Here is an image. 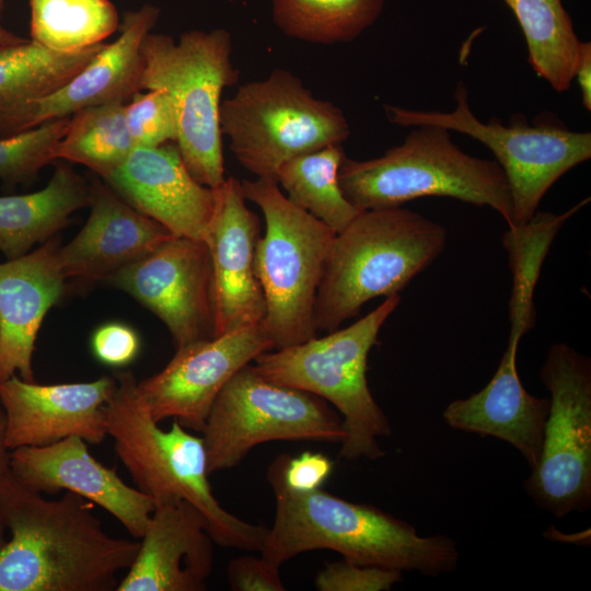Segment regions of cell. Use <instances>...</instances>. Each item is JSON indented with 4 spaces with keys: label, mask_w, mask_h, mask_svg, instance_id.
<instances>
[{
    "label": "cell",
    "mask_w": 591,
    "mask_h": 591,
    "mask_svg": "<svg viewBox=\"0 0 591 591\" xmlns=\"http://www.w3.org/2000/svg\"><path fill=\"white\" fill-rule=\"evenodd\" d=\"M510 335L499 366L488 384L466 398L451 402L443 410L445 424L460 431L493 437L511 444L534 468L541 456L549 398L536 397L522 385L517 352L523 334L535 322V312L509 306Z\"/></svg>",
    "instance_id": "16"
},
{
    "label": "cell",
    "mask_w": 591,
    "mask_h": 591,
    "mask_svg": "<svg viewBox=\"0 0 591 591\" xmlns=\"http://www.w3.org/2000/svg\"><path fill=\"white\" fill-rule=\"evenodd\" d=\"M26 39L5 28L0 23V50L21 44Z\"/></svg>",
    "instance_id": "39"
},
{
    "label": "cell",
    "mask_w": 591,
    "mask_h": 591,
    "mask_svg": "<svg viewBox=\"0 0 591 591\" xmlns=\"http://www.w3.org/2000/svg\"><path fill=\"white\" fill-rule=\"evenodd\" d=\"M91 348L100 362L120 368L136 359L140 350V338L128 325L107 323L93 333Z\"/></svg>",
    "instance_id": "34"
},
{
    "label": "cell",
    "mask_w": 591,
    "mask_h": 591,
    "mask_svg": "<svg viewBox=\"0 0 591 591\" xmlns=\"http://www.w3.org/2000/svg\"><path fill=\"white\" fill-rule=\"evenodd\" d=\"M551 394L541 456L524 482L543 510L564 518L591 507V361L565 343L551 346L540 371Z\"/></svg>",
    "instance_id": "12"
},
{
    "label": "cell",
    "mask_w": 591,
    "mask_h": 591,
    "mask_svg": "<svg viewBox=\"0 0 591 591\" xmlns=\"http://www.w3.org/2000/svg\"><path fill=\"white\" fill-rule=\"evenodd\" d=\"M260 325L242 327L176 349L158 373L137 383L157 422L173 418L201 432L218 395L242 368L273 350Z\"/></svg>",
    "instance_id": "14"
},
{
    "label": "cell",
    "mask_w": 591,
    "mask_h": 591,
    "mask_svg": "<svg viewBox=\"0 0 591 591\" xmlns=\"http://www.w3.org/2000/svg\"><path fill=\"white\" fill-rule=\"evenodd\" d=\"M60 240L0 264V384L13 375L35 382V340L48 310L66 291Z\"/></svg>",
    "instance_id": "22"
},
{
    "label": "cell",
    "mask_w": 591,
    "mask_h": 591,
    "mask_svg": "<svg viewBox=\"0 0 591 591\" xmlns=\"http://www.w3.org/2000/svg\"><path fill=\"white\" fill-rule=\"evenodd\" d=\"M91 187L86 223L58 251L66 279L81 287L106 281L173 236L164 225L135 209L106 183L94 179Z\"/></svg>",
    "instance_id": "20"
},
{
    "label": "cell",
    "mask_w": 591,
    "mask_h": 591,
    "mask_svg": "<svg viewBox=\"0 0 591 591\" xmlns=\"http://www.w3.org/2000/svg\"><path fill=\"white\" fill-rule=\"evenodd\" d=\"M119 26L111 0H30V39L54 51L99 45Z\"/></svg>",
    "instance_id": "28"
},
{
    "label": "cell",
    "mask_w": 591,
    "mask_h": 591,
    "mask_svg": "<svg viewBox=\"0 0 591 591\" xmlns=\"http://www.w3.org/2000/svg\"><path fill=\"white\" fill-rule=\"evenodd\" d=\"M104 45L59 53L26 39L0 50V138L34 128L38 103L77 76Z\"/></svg>",
    "instance_id": "24"
},
{
    "label": "cell",
    "mask_w": 591,
    "mask_h": 591,
    "mask_svg": "<svg viewBox=\"0 0 591 591\" xmlns=\"http://www.w3.org/2000/svg\"><path fill=\"white\" fill-rule=\"evenodd\" d=\"M450 112L408 109L384 104L391 123L414 127L433 125L467 135L493 151L507 178L512 201V227L526 224L554 183L591 158V134L572 131L559 123L503 125L493 117L480 121L471 111L467 90L456 85Z\"/></svg>",
    "instance_id": "10"
},
{
    "label": "cell",
    "mask_w": 591,
    "mask_h": 591,
    "mask_svg": "<svg viewBox=\"0 0 591 591\" xmlns=\"http://www.w3.org/2000/svg\"><path fill=\"white\" fill-rule=\"evenodd\" d=\"M91 183L71 165L58 163L48 184L35 193L0 196V251L8 259L28 253L36 243L55 236L70 216L89 207Z\"/></svg>",
    "instance_id": "25"
},
{
    "label": "cell",
    "mask_w": 591,
    "mask_h": 591,
    "mask_svg": "<svg viewBox=\"0 0 591 591\" xmlns=\"http://www.w3.org/2000/svg\"><path fill=\"white\" fill-rule=\"evenodd\" d=\"M399 301V294L386 297L378 308L345 328L265 351L252 362L267 380L312 393L336 407L346 432L339 450L343 459L384 456L379 439L391 436L392 428L369 389L368 356Z\"/></svg>",
    "instance_id": "6"
},
{
    "label": "cell",
    "mask_w": 591,
    "mask_h": 591,
    "mask_svg": "<svg viewBox=\"0 0 591 591\" xmlns=\"http://www.w3.org/2000/svg\"><path fill=\"white\" fill-rule=\"evenodd\" d=\"M573 79L581 91L582 105L591 111V43L582 42Z\"/></svg>",
    "instance_id": "37"
},
{
    "label": "cell",
    "mask_w": 591,
    "mask_h": 591,
    "mask_svg": "<svg viewBox=\"0 0 591 591\" xmlns=\"http://www.w3.org/2000/svg\"><path fill=\"white\" fill-rule=\"evenodd\" d=\"M94 503L63 491L58 499L0 479V511L9 536L0 548V591H115L139 541L114 537Z\"/></svg>",
    "instance_id": "1"
},
{
    "label": "cell",
    "mask_w": 591,
    "mask_h": 591,
    "mask_svg": "<svg viewBox=\"0 0 591 591\" xmlns=\"http://www.w3.org/2000/svg\"><path fill=\"white\" fill-rule=\"evenodd\" d=\"M70 116L55 118L23 132L0 138V179L7 185L33 182L39 171L56 161V151Z\"/></svg>",
    "instance_id": "31"
},
{
    "label": "cell",
    "mask_w": 591,
    "mask_h": 591,
    "mask_svg": "<svg viewBox=\"0 0 591 591\" xmlns=\"http://www.w3.org/2000/svg\"><path fill=\"white\" fill-rule=\"evenodd\" d=\"M259 219L246 206L241 181L228 177L216 188L206 235L212 266L215 337L259 324L266 313L255 268Z\"/></svg>",
    "instance_id": "17"
},
{
    "label": "cell",
    "mask_w": 591,
    "mask_h": 591,
    "mask_svg": "<svg viewBox=\"0 0 591 591\" xmlns=\"http://www.w3.org/2000/svg\"><path fill=\"white\" fill-rule=\"evenodd\" d=\"M115 387L109 375L61 384L11 376L0 384L7 448L42 447L68 437L101 444L107 437L105 406Z\"/></svg>",
    "instance_id": "15"
},
{
    "label": "cell",
    "mask_w": 591,
    "mask_h": 591,
    "mask_svg": "<svg viewBox=\"0 0 591 591\" xmlns=\"http://www.w3.org/2000/svg\"><path fill=\"white\" fill-rule=\"evenodd\" d=\"M135 148L125 118V104H103L70 116L56 160L82 164L105 178Z\"/></svg>",
    "instance_id": "30"
},
{
    "label": "cell",
    "mask_w": 591,
    "mask_h": 591,
    "mask_svg": "<svg viewBox=\"0 0 591 591\" xmlns=\"http://www.w3.org/2000/svg\"><path fill=\"white\" fill-rule=\"evenodd\" d=\"M345 157L341 144L294 157L283 163L276 182L287 198L322 221L335 233L345 229L360 212L344 195L338 171Z\"/></svg>",
    "instance_id": "27"
},
{
    "label": "cell",
    "mask_w": 591,
    "mask_h": 591,
    "mask_svg": "<svg viewBox=\"0 0 591 591\" xmlns=\"http://www.w3.org/2000/svg\"><path fill=\"white\" fill-rule=\"evenodd\" d=\"M9 468L22 484L40 494L70 491L100 506L138 540L155 509L153 499L127 485L114 467L99 462L79 437L11 450Z\"/></svg>",
    "instance_id": "18"
},
{
    "label": "cell",
    "mask_w": 591,
    "mask_h": 591,
    "mask_svg": "<svg viewBox=\"0 0 591 591\" xmlns=\"http://www.w3.org/2000/svg\"><path fill=\"white\" fill-rule=\"evenodd\" d=\"M267 475L276 511L260 554L278 567L299 554L329 549L358 565L429 577L456 569L460 553L445 535L421 536L412 524L375 506L351 502L323 488L293 490L275 461Z\"/></svg>",
    "instance_id": "2"
},
{
    "label": "cell",
    "mask_w": 591,
    "mask_h": 591,
    "mask_svg": "<svg viewBox=\"0 0 591 591\" xmlns=\"http://www.w3.org/2000/svg\"><path fill=\"white\" fill-rule=\"evenodd\" d=\"M9 455L10 450L7 448L4 442V414L0 403V479L9 470ZM7 537V529L0 511V548L5 542Z\"/></svg>",
    "instance_id": "38"
},
{
    "label": "cell",
    "mask_w": 591,
    "mask_h": 591,
    "mask_svg": "<svg viewBox=\"0 0 591 591\" xmlns=\"http://www.w3.org/2000/svg\"><path fill=\"white\" fill-rule=\"evenodd\" d=\"M115 379V391L105 406L107 436L136 488L155 505L179 500L194 505L218 545L260 552L267 528L239 519L213 496L202 437L189 433L176 420L163 430L140 396L135 375L121 371Z\"/></svg>",
    "instance_id": "3"
},
{
    "label": "cell",
    "mask_w": 591,
    "mask_h": 591,
    "mask_svg": "<svg viewBox=\"0 0 591 591\" xmlns=\"http://www.w3.org/2000/svg\"><path fill=\"white\" fill-rule=\"evenodd\" d=\"M104 182L130 206L173 235L205 240L216 206V188L188 172L178 147H136Z\"/></svg>",
    "instance_id": "19"
},
{
    "label": "cell",
    "mask_w": 591,
    "mask_h": 591,
    "mask_svg": "<svg viewBox=\"0 0 591 591\" xmlns=\"http://www.w3.org/2000/svg\"><path fill=\"white\" fill-rule=\"evenodd\" d=\"M232 39L224 28L173 37L150 32L142 44V90L164 91L173 105L178 147L190 175L210 188L224 177L221 94L237 82Z\"/></svg>",
    "instance_id": "7"
},
{
    "label": "cell",
    "mask_w": 591,
    "mask_h": 591,
    "mask_svg": "<svg viewBox=\"0 0 591 591\" xmlns=\"http://www.w3.org/2000/svg\"><path fill=\"white\" fill-rule=\"evenodd\" d=\"M125 118L136 147L154 148L175 142L177 127L169 95L162 90H146L125 104Z\"/></svg>",
    "instance_id": "32"
},
{
    "label": "cell",
    "mask_w": 591,
    "mask_h": 591,
    "mask_svg": "<svg viewBox=\"0 0 591 591\" xmlns=\"http://www.w3.org/2000/svg\"><path fill=\"white\" fill-rule=\"evenodd\" d=\"M160 10L146 3L126 11L118 37L103 46L93 59L68 83L42 100L35 113V127L50 119L71 116L80 109L112 103L126 104L143 91L142 44L153 30Z\"/></svg>",
    "instance_id": "23"
},
{
    "label": "cell",
    "mask_w": 591,
    "mask_h": 591,
    "mask_svg": "<svg viewBox=\"0 0 591 591\" xmlns=\"http://www.w3.org/2000/svg\"><path fill=\"white\" fill-rule=\"evenodd\" d=\"M514 14L525 38L535 73L558 93L573 81L582 40L561 0H502Z\"/></svg>",
    "instance_id": "26"
},
{
    "label": "cell",
    "mask_w": 591,
    "mask_h": 591,
    "mask_svg": "<svg viewBox=\"0 0 591 591\" xmlns=\"http://www.w3.org/2000/svg\"><path fill=\"white\" fill-rule=\"evenodd\" d=\"M275 462L285 484L298 491L322 488L333 472V462L323 453L305 451L298 456L281 454Z\"/></svg>",
    "instance_id": "35"
},
{
    "label": "cell",
    "mask_w": 591,
    "mask_h": 591,
    "mask_svg": "<svg viewBox=\"0 0 591 591\" xmlns=\"http://www.w3.org/2000/svg\"><path fill=\"white\" fill-rule=\"evenodd\" d=\"M279 30L314 44L356 39L380 16L384 0H271Z\"/></svg>",
    "instance_id": "29"
},
{
    "label": "cell",
    "mask_w": 591,
    "mask_h": 591,
    "mask_svg": "<svg viewBox=\"0 0 591 591\" xmlns=\"http://www.w3.org/2000/svg\"><path fill=\"white\" fill-rule=\"evenodd\" d=\"M402 571L358 565L343 559L331 563L315 578L320 591H382L391 590L402 580Z\"/></svg>",
    "instance_id": "33"
},
{
    "label": "cell",
    "mask_w": 591,
    "mask_h": 591,
    "mask_svg": "<svg viewBox=\"0 0 591 591\" xmlns=\"http://www.w3.org/2000/svg\"><path fill=\"white\" fill-rule=\"evenodd\" d=\"M220 125L239 163L257 177L275 182L287 161L341 144L350 136L338 106L315 97L297 76L281 68L240 85L221 102Z\"/></svg>",
    "instance_id": "9"
},
{
    "label": "cell",
    "mask_w": 591,
    "mask_h": 591,
    "mask_svg": "<svg viewBox=\"0 0 591 591\" xmlns=\"http://www.w3.org/2000/svg\"><path fill=\"white\" fill-rule=\"evenodd\" d=\"M338 182L345 197L361 211L429 196L450 197L490 207L512 227L511 195L500 165L462 151L450 130L439 126H414L401 144L374 159L345 155Z\"/></svg>",
    "instance_id": "5"
},
{
    "label": "cell",
    "mask_w": 591,
    "mask_h": 591,
    "mask_svg": "<svg viewBox=\"0 0 591 591\" xmlns=\"http://www.w3.org/2000/svg\"><path fill=\"white\" fill-rule=\"evenodd\" d=\"M278 566L265 559L244 555L233 558L227 570L233 591H285Z\"/></svg>",
    "instance_id": "36"
},
{
    "label": "cell",
    "mask_w": 591,
    "mask_h": 591,
    "mask_svg": "<svg viewBox=\"0 0 591 591\" xmlns=\"http://www.w3.org/2000/svg\"><path fill=\"white\" fill-rule=\"evenodd\" d=\"M447 230L399 207L361 211L335 234L316 293L314 323L329 333L378 297L398 294L444 250Z\"/></svg>",
    "instance_id": "4"
},
{
    "label": "cell",
    "mask_w": 591,
    "mask_h": 591,
    "mask_svg": "<svg viewBox=\"0 0 591 591\" xmlns=\"http://www.w3.org/2000/svg\"><path fill=\"white\" fill-rule=\"evenodd\" d=\"M3 9H4V0H0V23L2 21Z\"/></svg>",
    "instance_id": "40"
},
{
    "label": "cell",
    "mask_w": 591,
    "mask_h": 591,
    "mask_svg": "<svg viewBox=\"0 0 591 591\" xmlns=\"http://www.w3.org/2000/svg\"><path fill=\"white\" fill-rule=\"evenodd\" d=\"M246 200L257 205L265 232L255 251V268L266 313L259 323L274 349L317 336L314 323L316 293L335 232L292 204L277 182L241 181Z\"/></svg>",
    "instance_id": "8"
},
{
    "label": "cell",
    "mask_w": 591,
    "mask_h": 591,
    "mask_svg": "<svg viewBox=\"0 0 591 591\" xmlns=\"http://www.w3.org/2000/svg\"><path fill=\"white\" fill-rule=\"evenodd\" d=\"M137 556L116 591H202L213 566L204 514L185 500L157 503Z\"/></svg>",
    "instance_id": "21"
},
{
    "label": "cell",
    "mask_w": 591,
    "mask_h": 591,
    "mask_svg": "<svg viewBox=\"0 0 591 591\" xmlns=\"http://www.w3.org/2000/svg\"><path fill=\"white\" fill-rule=\"evenodd\" d=\"M201 433L209 474L236 466L264 442L340 443L346 436L341 416L325 399L271 382L252 363L222 389Z\"/></svg>",
    "instance_id": "11"
},
{
    "label": "cell",
    "mask_w": 591,
    "mask_h": 591,
    "mask_svg": "<svg viewBox=\"0 0 591 591\" xmlns=\"http://www.w3.org/2000/svg\"><path fill=\"white\" fill-rule=\"evenodd\" d=\"M106 282L154 313L176 349L215 337L212 266L205 240L173 235Z\"/></svg>",
    "instance_id": "13"
}]
</instances>
